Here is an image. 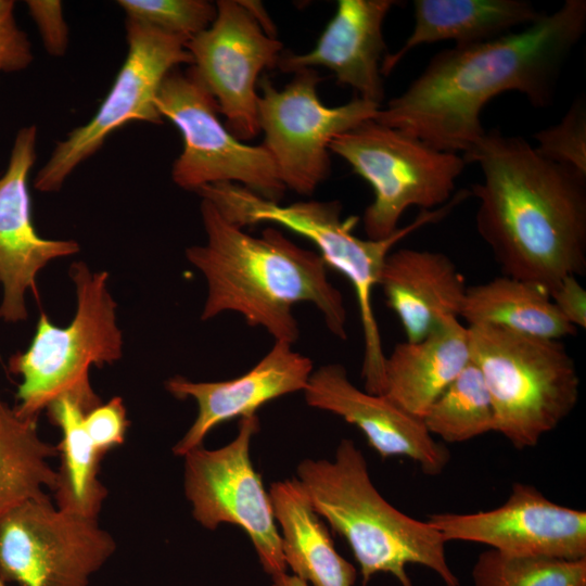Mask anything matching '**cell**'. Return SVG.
<instances>
[{
    "label": "cell",
    "mask_w": 586,
    "mask_h": 586,
    "mask_svg": "<svg viewBox=\"0 0 586 586\" xmlns=\"http://www.w3.org/2000/svg\"><path fill=\"white\" fill-rule=\"evenodd\" d=\"M460 317L467 327L495 326L549 340L577 332L560 314L546 288L505 275L468 286Z\"/></svg>",
    "instance_id": "25"
},
{
    "label": "cell",
    "mask_w": 586,
    "mask_h": 586,
    "mask_svg": "<svg viewBox=\"0 0 586 586\" xmlns=\"http://www.w3.org/2000/svg\"><path fill=\"white\" fill-rule=\"evenodd\" d=\"M275 520L279 523L286 566L314 586H353L357 572L334 548L321 517L296 477L270 485Z\"/></svg>",
    "instance_id": "23"
},
{
    "label": "cell",
    "mask_w": 586,
    "mask_h": 586,
    "mask_svg": "<svg viewBox=\"0 0 586 586\" xmlns=\"http://www.w3.org/2000/svg\"><path fill=\"white\" fill-rule=\"evenodd\" d=\"M469 362L468 327L459 318H447L423 340L394 346L385 357L381 395L422 420Z\"/></svg>",
    "instance_id": "21"
},
{
    "label": "cell",
    "mask_w": 586,
    "mask_h": 586,
    "mask_svg": "<svg viewBox=\"0 0 586 586\" xmlns=\"http://www.w3.org/2000/svg\"><path fill=\"white\" fill-rule=\"evenodd\" d=\"M28 14L41 37L46 51L55 58L63 56L68 48V26L63 5L59 0H27Z\"/></svg>",
    "instance_id": "33"
},
{
    "label": "cell",
    "mask_w": 586,
    "mask_h": 586,
    "mask_svg": "<svg viewBox=\"0 0 586 586\" xmlns=\"http://www.w3.org/2000/svg\"><path fill=\"white\" fill-rule=\"evenodd\" d=\"M422 421L431 435L463 443L495 430L491 396L471 361L430 406Z\"/></svg>",
    "instance_id": "27"
},
{
    "label": "cell",
    "mask_w": 586,
    "mask_h": 586,
    "mask_svg": "<svg viewBox=\"0 0 586 586\" xmlns=\"http://www.w3.org/2000/svg\"><path fill=\"white\" fill-rule=\"evenodd\" d=\"M393 0H340L314 49L304 54L282 52L277 67L296 73L316 66L330 69L336 81L357 97L381 106L384 86L381 63L386 50L383 24Z\"/></svg>",
    "instance_id": "19"
},
{
    "label": "cell",
    "mask_w": 586,
    "mask_h": 586,
    "mask_svg": "<svg viewBox=\"0 0 586 586\" xmlns=\"http://www.w3.org/2000/svg\"><path fill=\"white\" fill-rule=\"evenodd\" d=\"M308 406L332 412L357 426L382 457H407L428 475L443 472L450 459L423 421L403 410L384 395L355 386L340 364L314 370L303 391Z\"/></svg>",
    "instance_id": "17"
},
{
    "label": "cell",
    "mask_w": 586,
    "mask_h": 586,
    "mask_svg": "<svg viewBox=\"0 0 586 586\" xmlns=\"http://www.w3.org/2000/svg\"><path fill=\"white\" fill-rule=\"evenodd\" d=\"M156 107L182 136V152L171 167L176 186L196 192L211 184L235 183L280 203L286 189L270 154L263 144H246L227 129L215 99L191 65L166 75Z\"/></svg>",
    "instance_id": "9"
},
{
    "label": "cell",
    "mask_w": 586,
    "mask_h": 586,
    "mask_svg": "<svg viewBox=\"0 0 586 586\" xmlns=\"http://www.w3.org/2000/svg\"><path fill=\"white\" fill-rule=\"evenodd\" d=\"M37 421L21 417L0 393V515L55 489L58 470L49 460L58 448L40 437Z\"/></svg>",
    "instance_id": "26"
},
{
    "label": "cell",
    "mask_w": 586,
    "mask_h": 586,
    "mask_svg": "<svg viewBox=\"0 0 586 586\" xmlns=\"http://www.w3.org/2000/svg\"><path fill=\"white\" fill-rule=\"evenodd\" d=\"M259 430L256 415L241 418L237 436L217 449L202 446L184 457L183 487L192 515L207 530L221 523L239 525L251 539L264 571L286 572L280 532L269 494L250 457Z\"/></svg>",
    "instance_id": "13"
},
{
    "label": "cell",
    "mask_w": 586,
    "mask_h": 586,
    "mask_svg": "<svg viewBox=\"0 0 586 586\" xmlns=\"http://www.w3.org/2000/svg\"><path fill=\"white\" fill-rule=\"evenodd\" d=\"M211 201L232 224L239 227L270 222L311 241L328 267L342 273L355 292L364 336L361 377L365 391L381 395L384 386V362L381 333L372 297L380 273L392 249L418 229L441 220L468 193L463 190L438 208L421 211L409 225L380 240L360 239L353 233L358 217L342 219L337 201H298L288 205L266 200L235 183H216L196 191Z\"/></svg>",
    "instance_id": "5"
},
{
    "label": "cell",
    "mask_w": 586,
    "mask_h": 586,
    "mask_svg": "<svg viewBox=\"0 0 586 586\" xmlns=\"http://www.w3.org/2000/svg\"><path fill=\"white\" fill-rule=\"evenodd\" d=\"M245 9L257 21L263 30L270 37L276 38V27L271 18L268 16L263 4L258 1H240Z\"/></svg>",
    "instance_id": "35"
},
{
    "label": "cell",
    "mask_w": 586,
    "mask_h": 586,
    "mask_svg": "<svg viewBox=\"0 0 586 586\" xmlns=\"http://www.w3.org/2000/svg\"><path fill=\"white\" fill-rule=\"evenodd\" d=\"M271 578V586H308L305 581L295 575H290L286 572L275 574Z\"/></svg>",
    "instance_id": "36"
},
{
    "label": "cell",
    "mask_w": 586,
    "mask_h": 586,
    "mask_svg": "<svg viewBox=\"0 0 586 586\" xmlns=\"http://www.w3.org/2000/svg\"><path fill=\"white\" fill-rule=\"evenodd\" d=\"M101 403L97 393L64 394L46 408L50 422L62 433L56 446L61 464L53 492L55 505L62 510L97 519L107 489L99 479L103 456L88 436L84 417Z\"/></svg>",
    "instance_id": "24"
},
{
    "label": "cell",
    "mask_w": 586,
    "mask_h": 586,
    "mask_svg": "<svg viewBox=\"0 0 586 586\" xmlns=\"http://www.w3.org/2000/svg\"><path fill=\"white\" fill-rule=\"evenodd\" d=\"M15 1L0 0V74L26 69L34 60L27 34L15 18Z\"/></svg>",
    "instance_id": "32"
},
{
    "label": "cell",
    "mask_w": 586,
    "mask_h": 586,
    "mask_svg": "<svg viewBox=\"0 0 586 586\" xmlns=\"http://www.w3.org/2000/svg\"><path fill=\"white\" fill-rule=\"evenodd\" d=\"M474 586H586V558L568 560L482 552L472 569Z\"/></svg>",
    "instance_id": "28"
},
{
    "label": "cell",
    "mask_w": 586,
    "mask_h": 586,
    "mask_svg": "<svg viewBox=\"0 0 586 586\" xmlns=\"http://www.w3.org/2000/svg\"><path fill=\"white\" fill-rule=\"evenodd\" d=\"M126 20L189 40L206 29L216 16V4L205 0H118Z\"/></svg>",
    "instance_id": "29"
},
{
    "label": "cell",
    "mask_w": 586,
    "mask_h": 586,
    "mask_svg": "<svg viewBox=\"0 0 586 586\" xmlns=\"http://www.w3.org/2000/svg\"><path fill=\"white\" fill-rule=\"evenodd\" d=\"M426 521L446 543H479L513 556L586 558V512L558 505L530 484L514 483L495 509L432 513Z\"/></svg>",
    "instance_id": "15"
},
{
    "label": "cell",
    "mask_w": 586,
    "mask_h": 586,
    "mask_svg": "<svg viewBox=\"0 0 586 586\" xmlns=\"http://www.w3.org/2000/svg\"><path fill=\"white\" fill-rule=\"evenodd\" d=\"M117 546L97 518L60 509L49 495L0 515V577L18 586H88Z\"/></svg>",
    "instance_id": "12"
},
{
    "label": "cell",
    "mask_w": 586,
    "mask_h": 586,
    "mask_svg": "<svg viewBox=\"0 0 586 586\" xmlns=\"http://www.w3.org/2000/svg\"><path fill=\"white\" fill-rule=\"evenodd\" d=\"M36 142L37 127H22L0 175V320L7 323L27 319L26 294L36 293L37 276L48 264L80 251L75 240L46 239L35 228L28 177Z\"/></svg>",
    "instance_id": "16"
},
{
    "label": "cell",
    "mask_w": 586,
    "mask_h": 586,
    "mask_svg": "<svg viewBox=\"0 0 586 586\" xmlns=\"http://www.w3.org/2000/svg\"><path fill=\"white\" fill-rule=\"evenodd\" d=\"M322 78L315 68L294 73L282 89L263 77L257 102L263 145L286 190L310 195L331 171L329 145L339 135L374 118L380 105L355 97L339 106L324 105L317 92Z\"/></svg>",
    "instance_id": "11"
},
{
    "label": "cell",
    "mask_w": 586,
    "mask_h": 586,
    "mask_svg": "<svg viewBox=\"0 0 586 586\" xmlns=\"http://www.w3.org/2000/svg\"><path fill=\"white\" fill-rule=\"evenodd\" d=\"M84 426L101 456L125 442L129 421L125 404L119 396L99 404L84 417Z\"/></svg>",
    "instance_id": "31"
},
{
    "label": "cell",
    "mask_w": 586,
    "mask_h": 586,
    "mask_svg": "<svg viewBox=\"0 0 586 586\" xmlns=\"http://www.w3.org/2000/svg\"><path fill=\"white\" fill-rule=\"evenodd\" d=\"M296 472L315 511L349 545L364 583L377 573H388L402 586H412L406 565L419 564L446 586H459L442 535L428 521L403 513L383 498L352 440L340 442L332 461L304 459Z\"/></svg>",
    "instance_id": "4"
},
{
    "label": "cell",
    "mask_w": 586,
    "mask_h": 586,
    "mask_svg": "<svg viewBox=\"0 0 586 586\" xmlns=\"http://www.w3.org/2000/svg\"><path fill=\"white\" fill-rule=\"evenodd\" d=\"M542 15L525 0H415V25L405 43L384 55L382 76H387L415 48L438 41L455 46L484 42L520 26H527Z\"/></svg>",
    "instance_id": "22"
},
{
    "label": "cell",
    "mask_w": 586,
    "mask_h": 586,
    "mask_svg": "<svg viewBox=\"0 0 586 586\" xmlns=\"http://www.w3.org/2000/svg\"><path fill=\"white\" fill-rule=\"evenodd\" d=\"M0 586H5V583L0 577Z\"/></svg>",
    "instance_id": "37"
},
{
    "label": "cell",
    "mask_w": 586,
    "mask_h": 586,
    "mask_svg": "<svg viewBox=\"0 0 586 586\" xmlns=\"http://www.w3.org/2000/svg\"><path fill=\"white\" fill-rule=\"evenodd\" d=\"M329 151L372 188L373 201L362 216L372 240L393 234L411 206L431 211L447 203L466 166L458 153L437 150L373 118L335 137Z\"/></svg>",
    "instance_id": "8"
},
{
    "label": "cell",
    "mask_w": 586,
    "mask_h": 586,
    "mask_svg": "<svg viewBox=\"0 0 586 586\" xmlns=\"http://www.w3.org/2000/svg\"><path fill=\"white\" fill-rule=\"evenodd\" d=\"M204 244L186 249L187 260L204 277L207 294L201 319L241 315L250 327L265 329L275 341L293 344L300 328L293 307L313 304L328 330L347 339L343 296L328 277L321 256L268 227L256 237L229 221L208 200L200 205Z\"/></svg>",
    "instance_id": "3"
},
{
    "label": "cell",
    "mask_w": 586,
    "mask_h": 586,
    "mask_svg": "<svg viewBox=\"0 0 586 586\" xmlns=\"http://www.w3.org/2000/svg\"><path fill=\"white\" fill-rule=\"evenodd\" d=\"M314 371L309 357L293 344L275 341L268 353L244 374L225 381L195 382L176 375L165 382L175 398H192L198 405L193 423L173 447L177 456L202 446L217 425L233 418L256 415L265 404L286 394L304 391Z\"/></svg>",
    "instance_id": "18"
},
{
    "label": "cell",
    "mask_w": 586,
    "mask_h": 586,
    "mask_svg": "<svg viewBox=\"0 0 586 586\" xmlns=\"http://www.w3.org/2000/svg\"><path fill=\"white\" fill-rule=\"evenodd\" d=\"M470 359L480 369L494 409L495 432L515 448L536 446L575 408L579 378L561 340L505 328L468 327Z\"/></svg>",
    "instance_id": "6"
},
{
    "label": "cell",
    "mask_w": 586,
    "mask_h": 586,
    "mask_svg": "<svg viewBox=\"0 0 586 586\" xmlns=\"http://www.w3.org/2000/svg\"><path fill=\"white\" fill-rule=\"evenodd\" d=\"M546 158L586 175V102L576 99L561 120L534 135Z\"/></svg>",
    "instance_id": "30"
},
{
    "label": "cell",
    "mask_w": 586,
    "mask_h": 586,
    "mask_svg": "<svg viewBox=\"0 0 586 586\" xmlns=\"http://www.w3.org/2000/svg\"><path fill=\"white\" fill-rule=\"evenodd\" d=\"M378 286L411 343L423 340L447 318H459L468 288L447 255L416 249L391 252Z\"/></svg>",
    "instance_id": "20"
},
{
    "label": "cell",
    "mask_w": 586,
    "mask_h": 586,
    "mask_svg": "<svg viewBox=\"0 0 586 586\" xmlns=\"http://www.w3.org/2000/svg\"><path fill=\"white\" fill-rule=\"evenodd\" d=\"M127 54L94 115L59 141L36 174L34 188L59 191L73 171L94 155L106 139L130 122L164 123L156 97L166 75L181 64L192 65L187 39L126 20Z\"/></svg>",
    "instance_id": "10"
},
{
    "label": "cell",
    "mask_w": 586,
    "mask_h": 586,
    "mask_svg": "<svg viewBox=\"0 0 586 586\" xmlns=\"http://www.w3.org/2000/svg\"><path fill=\"white\" fill-rule=\"evenodd\" d=\"M462 157L480 165L476 229L505 276L550 292L564 277L585 273L586 175L498 129Z\"/></svg>",
    "instance_id": "2"
},
{
    "label": "cell",
    "mask_w": 586,
    "mask_h": 586,
    "mask_svg": "<svg viewBox=\"0 0 586 586\" xmlns=\"http://www.w3.org/2000/svg\"><path fill=\"white\" fill-rule=\"evenodd\" d=\"M549 295L560 314L575 328L586 327V290L577 277H564Z\"/></svg>",
    "instance_id": "34"
},
{
    "label": "cell",
    "mask_w": 586,
    "mask_h": 586,
    "mask_svg": "<svg viewBox=\"0 0 586 586\" xmlns=\"http://www.w3.org/2000/svg\"><path fill=\"white\" fill-rule=\"evenodd\" d=\"M213 23L186 42L192 67L215 99L225 126L239 140L255 138L257 82L264 69L277 67L283 44L268 36L245 7L218 0Z\"/></svg>",
    "instance_id": "14"
},
{
    "label": "cell",
    "mask_w": 586,
    "mask_h": 586,
    "mask_svg": "<svg viewBox=\"0 0 586 586\" xmlns=\"http://www.w3.org/2000/svg\"><path fill=\"white\" fill-rule=\"evenodd\" d=\"M68 276L76 295L71 322L56 326L41 311L28 347L8 361L10 372L21 378L14 409L24 418L38 419L64 394L94 393L91 367L112 365L123 356V333L109 273L78 260L71 265Z\"/></svg>",
    "instance_id": "7"
},
{
    "label": "cell",
    "mask_w": 586,
    "mask_h": 586,
    "mask_svg": "<svg viewBox=\"0 0 586 586\" xmlns=\"http://www.w3.org/2000/svg\"><path fill=\"white\" fill-rule=\"evenodd\" d=\"M585 30L586 1L565 0L520 31L443 50L373 119L437 150L466 154L486 132L481 113L496 95L517 91L537 109L553 103L564 64Z\"/></svg>",
    "instance_id": "1"
}]
</instances>
